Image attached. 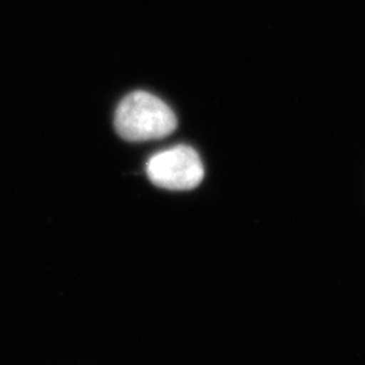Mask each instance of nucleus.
Listing matches in <instances>:
<instances>
[{
	"mask_svg": "<svg viewBox=\"0 0 365 365\" xmlns=\"http://www.w3.org/2000/svg\"><path fill=\"white\" fill-rule=\"evenodd\" d=\"M114 127L125 140H155L177 128V118L160 98L146 91H134L119 104Z\"/></svg>",
	"mask_w": 365,
	"mask_h": 365,
	"instance_id": "obj_1",
	"label": "nucleus"
},
{
	"mask_svg": "<svg viewBox=\"0 0 365 365\" xmlns=\"http://www.w3.org/2000/svg\"><path fill=\"white\" fill-rule=\"evenodd\" d=\"M146 174L155 186L168 190H190L204 178L200 155L190 146L178 145L151 157Z\"/></svg>",
	"mask_w": 365,
	"mask_h": 365,
	"instance_id": "obj_2",
	"label": "nucleus"
}]
</instances>
